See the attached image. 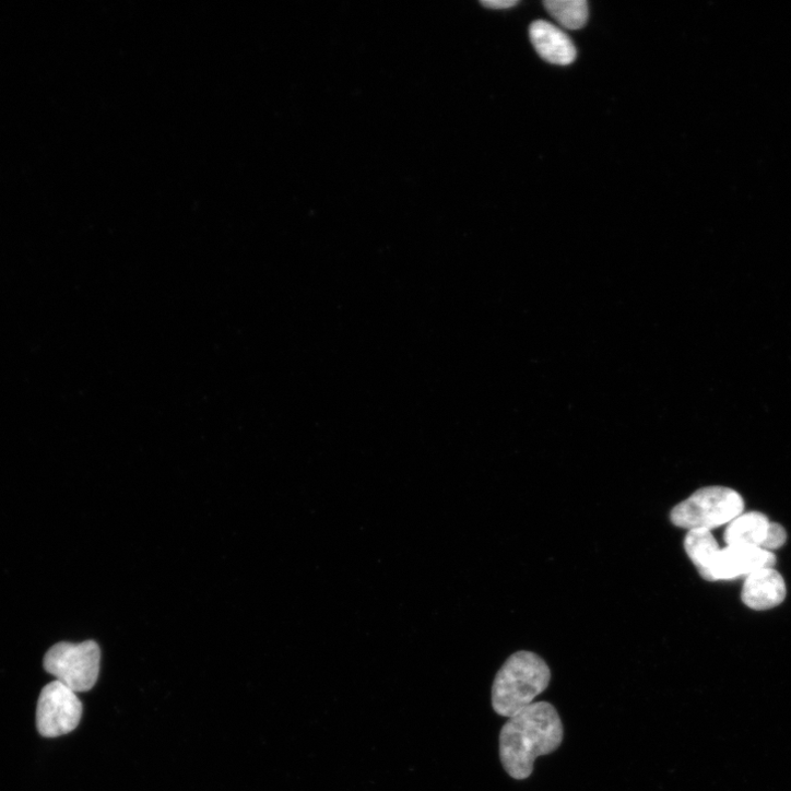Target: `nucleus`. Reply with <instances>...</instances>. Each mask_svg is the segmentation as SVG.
Returning a JSON list of instances; mask_svg holds the SVG:
<instances>
[{
  "instance_id": "f257e3e1",
  "label": "nucleus",
  "mask_w": 791,
  "mask_h": 791,
  "mask_svg": "<svg viewBox=\"0 0 791 791\" xmlns=\"http://www.w3.org/2000/svg\"><path fill=\"white\" fill-rule=\"evenodd\" d=\"M564 736L563 723L548 703H533L509 718L499 736V754L510 777L523 780L531 776L539 756L555 752Z\"/></svg>"
},
{
  "instance_id": "f03ea898",
  "label": "nucleus",
  "mask_w": 791,
  "mask_h": 791,
  "mask_svg": "<svg viewBox=\"0 0 791 791\" xmlns=\"http://www.w3.org/2000/svg\"><path fill=\"white\" fill-rule=\"evenodd\" d=\"M551 671L545 661L529 651L512 654L497 673L493 688L494 710L511 718L534 703L546 690Z\"/></svg>"
},
{
  "instance_id": "7ed1b4c3",
  "label": "nucleus",
  "mask_w": 791,
  "mask_h": 791,
  "mask_svg": "<svg viewBox=\"0 0 791 791\" xmlns=\"http://www.w3.org/2000/svg\"><path fill=\"white\" fill-rule=\"evenodd\" d=\"M742 496L728 487L710 486L695 492L671 511L674 526L690 530H709L729 524L743 513Z\"/></svg>"
},
{
  "instance_id": "20e7f679",
  "label": "nucleus",
  "mask_w": 791,
  "mask_h": 791,
  "mask_svg": "<svg viewBox=\"0 0 791 791\" xmlns=\"http://www.w3.org/2000/svg\"><path fill=\"white\" fill-rule=\"evenodd\" d=\"M101 649L94 641L74 645L62 642L45 657V669L74 693L91 690L99 675Z\"/></svg>"
},
{
  "instance_id": "39448f33",
  "label": "nucleus",
  "mask_w": 791,
  "mask_h": 791,
  "mask_svg": "<svg viewBox=\"0 0 791 791\" xmlns=\"http://www.w3.org/2000/svg\"><path fill=\"white\" fill-rule=\"evenodd\" d=\"M83 706L76 693L55 681L43 689L37 707V727L45 737L66 735L78 728Z\"/></svg>"
},
{
  "instance_id": "423d86ee",
  "label": "nucleus",
  "mask_w": 791,
  "mask_h": 791,
  "mask_svg": "<svg viewBox=\"0 0 791 791\" xmlns=\"http://www.w3.org/2000/svg\"><path fill=\"white\" fill-rule=\"evenodd\" d=\"M775 564L772 552L754 546L727 545L719 551L705 579L732 580L762 568L774 567Z\"/></svg>"
},
{
  "instance_id": "0eeeda50",
  "label": "nucleus",
  "mask_w": 791,
  "mask_h": 791,
  "mask_svg": "<svg viewBox=\"0 0 791 791\" xmlns=\"http://www.w3.org/2000/svg\"><path fill=\"white\" fill-rule=\"evenodd\" d=\"M786 583L774 567L753 571L743 585L741 599L753 611H768L779 606L786 599Z\"/></svg>"
},
{
  "instance_id": "6e6552de",
  "label": "nucleus",
  "mask_w": 791,
  "mask_h": 791,
  "mask_svg": "<svg viewBox=\"0 0 791 791\" xmlns=\"http://www.w3.org/2000/svg\"><path fill=\"white\" fill-rule=\"evenodd\" d=\"M530 40L536 54L546 62L569 66L576 59V49L570 38L556 26L538 21L529 31Z\"/></svg>"
},
{
  "instance_id": "1a4fd4ad",
  "label": "nucleus",
  "mask_w": 791,
  "mask_h": 791,
  "mask_svg": "<svg viewBox=\"0 0 791 791\" xmlns=\"http://www.w3.org/2000/svg\"><path fill=\"white\" fill-rule=\"evenodd\" d=\"M770 523L757 511L741 513L732 520L724 532L727 545H743L763 548Z\"/></svg>"
},
{
  "instance_id": "9d476101",
  "label": "nucleus",
  "mask_w": 791,
  "mask_h": 791,
  "mask_svg": "<svg viewBox=\"0 0 791 791\" xmlns=\"http://www.w3.org/2000/svg\"><path fill=\"white\" fill-rule=\"evenodd\" d=\"M720 546L709 530H690L685 539V551L703 578L710 570Z\"/></svg>"
},
{
  "instance_id": "9b49d317",
  "label": "nucleus",
  "mask_w": 791,
  "mask_h": 791,
  "mask_svg": "<svg viewBox=\"0 0 791 791\" xmlns=\"http://www.w3.org/2000/svg\"><path fill=\"white\" fill-rule=\"evenodd\" d=\"M547 13L564 28L581 29L588 21V4L585 0H546Z\"/></svg>"
},
{
  "instance_id": "f8f14e48",
  "label": "nucleus",
  "mask_w": 791,
  "mask_h": 791,
  "mask_svg": "<svg viewBox=\"0 0 791 791\" xmlns=\"http://www.w3.org/2000/svg\"><path fill=\"white\" fill-rule=\"evenodd\" d=\"M787 540L786 530L778 523H770L763 550L774 551L781 547Z\"/></svg>"
},
{
  "instance_id": "ddd939ff",
  "label": "nucleus",
  "mask_w": 791,
  "mask_h": 791,
  "mask_svg": "<svg viewBox=\"0 0 791 791\" xmlns=\"http://www.w3.org/2000/svg\"><path fill=\"white\" fill-rule=\"evenodd\" d=\"M518 4L516 0H485V2H482V5L489 10H507Z\"/></svg>"
}]
</instances>
